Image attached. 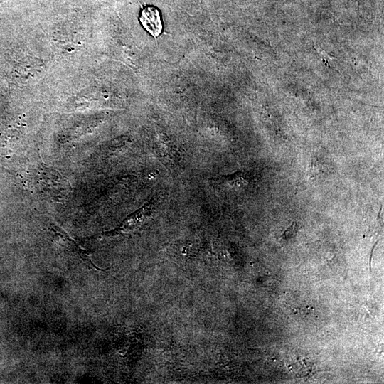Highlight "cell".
<instances>
[{"label": "cell", "instance_id": "3", "mask_svg": "<svg viewBox=\"0 0 384 384\" xmlns=\"http://www.w3.org/2000/svg\"><path fill=\"white\" fill-rule=\"evenodd\" d=\"M50 230L52 233L55 234L56 237H58V240L64 245L67 248L70 249L72 251H74L78 254V255L85 262L97 267L90 258L88 252L83 250L81 247L78 245L63 229L59 228L55 223L50 224Z\"/></svg>", "mask_w": 384, "mask_h": 384}, {"label": "cell", "instance_id": "2", "mask_svg": "<svg viewBox=\"0 0 384 384\" xmlns=\"http://www.w3.org/2000/svg\"><path fill=\"white\" fill-rule=\"evenodd\" d=\"M142 26L151 36L157 37L162 31V23L159 10L151 6L144 7L139 16Z\"/></svg>", "mask_w": 384, "mask_h": 384}, {"label": "cell", "instance_id": "1", "mask_svg": "<svg viewBox=\"0 0 384 384\" xmlns=\"http://www.w3.org/2000/svg\"><path fill=\"white\" fill-rule=\"evenodd\" d=\"M31 186L41 193L60 201L70 190L68 181L56 170L46 167L40 156L33 166H31Z\"/></svg>", "mask_w": 384, "mask_h": 384}, {"label": "cell", "instance_id": "4", "mask_svg": "<svg viewBox=\"0 0 384 384\" xmlns=\"http://www.w3.org/2000/svg\"><path fill=\"white\" fill-rule=\"evenodd\" d=\"M151 211V206L147 204L137 210L133 214L128 216L116 230H113L114 233H129L134 230L144 221L149 216Z\"/></svg>", "mask_w": 384, "mask_h": 384}]
</instances>
